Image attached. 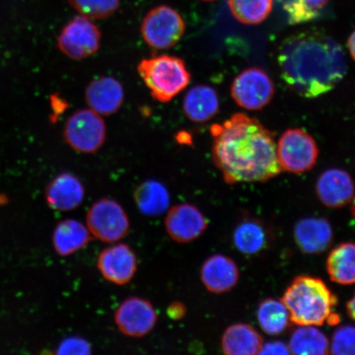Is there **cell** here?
Masks as SVG:
<instances>
[{"mask_svg": "<svg viewBox=\"0 0 355 355\" xmlns=\"http://www.w3.org/2000/svg\"><path fill=\"white\" fill-rule=\"evenodd\" d=\"M211 133L213 162L226 183L266 182L282 172L273 133L256 118L235 114Z\"/></svg>", "mask_w": 355, "mask_h": 355, "instance_id": "6da1fadb", "label": "cell"}, {"mask_svg": "<svg viewBox=\"0 0 355 355\" xmlns=\"http://www.w3.org/2000/svg\"><path fill=\"white\" fill-rule=\"evenodd\" d=\"M277 62L287 86L305 98L331 92L347 72L343 47L318 29L303 31L284 40L278 49Z\"/></svg>", "mask_w": 355, "mask_h": 355, "instance_id": "7a4b0ae2", "label": "cell"}, {"mask_svg": "<svg viewBox=\"0 0 355 355\" xmlns=\"http://www.w3.org/2000/svg\"><path fill=\"white\" fill-rule=\"evenodd\" d=\"M282 301L290 313L291 322L298 326L336 325L340 321L334 312L338 300L321 279L301 276L286 288Z\"/></svg>", "mask_w": 355, "mask_h": 355, "instance_id": "3957f363", "label": "cell"}, {"mask_svg": "<svg viewBox=\"0 0 355 355\" xmlns=\"http://www.w3.org/2000/svg\"><path fill=\"white\" fill-rule=\"evenodd\" d=\"M137 72L153 98L162 103L174 99L191 81L184 61L173 55H162L144 59L137 65Z\"/></svg>", "mask_w": 355, "mask_h": 355, "instance_id": "277c9868", "label": "cell"}, {"mask_svg": "<svg viewBox=\"0 0 355 355\" xmlns=\"http://www.w3.org/2000/svg\"><path fill=\"white\" fill-rule=\"evenodd\" d=\"M86 225L93 237L103 243H114L130 232V220L121 203L104 198L89 207Z\"/></svg>", "mask_w": 355, "mask_h": 355, "instance_id": "5b68a950", "label": "cell"}, {"mask_svg": "<svg viewBox=\"0 0 355 355\" xmlns=\"http://www.w3.org/2000/svg\"><path fill=\"white\" fill-rule=\"evenodd\" d=\"M63 135L66 144L75 152L93 154L105 144L106 125L101 115L94 110H79L66 121Z\"/></svg>", "mask_w": 355, "mask_h": 355, "instance_id": "8992f818", "label": "cell"}, {"mask_svg": "<svg viewBox=\"0 0 355 355\" xmlns=\"http://www.w3.org/2000/svg\"><path fill=\"white\" fill-rule=\"evenodd\" d=\"M185 32V22L174 8L159 6L144 17L141 33L144 42L155 50H167L180 41Z\"/></svg>", "mask_w": 355, "mask_h": 355, "instance_id": "52a82bcc", "label": "cell"}, {"mask_svg": "<svg viewBox=\"0 0 355 355\" xmlns=\"http://www.w3.org/2000/svg\"><path fill=\"white\" fill-rule=\"evenodd\" d=\"M277 157L282 170L302 174L316 165L319 150L313 137L301 128H291L279 137Z\"/></svg>", "mask_w": 355, "mask_h": 355, "instance_id": "ba28073f", "label": "cell"}, {"mask_svg": "<svg viewBox=\"0 0 355 355\" xmlns=\"http://www.w3.org/2000/svg\"><path fill=\"white\" fill-rule=\"evenodd\" d=\"M230 93L241 107L259 110L272 101L275 88L268 73L263 69L254 67L243 70L234 78Z\"/></svg>", "mask_w": 355, "mask_h": 355, "instance_id": "9c48e42d", "label": "cell"}, {"mask_svg": "<svg viewBox=\"0 0 355 355\" xmlns=\"http://www.w3.org/2000/svg\"><path fill=\"white\" fill-rule=\"evenodd\" d=\"M101 33L97 26L84 16L75 17L58 37V46L66 56L82 60L98 51Z\"/></svg>", "mask_w": 355, "mask_h": 355, "instance_id": "30bf717a", "label": "cell"}, {"mask_svg": "<svg viewBox=\"0 0 355 355\" xmlns=\"http://www.w3.org/2000/svg\"><path fill=\"white\" fill-rule=\"evenodd\" d=\"M114 322L123 335L141 338L152 332L157 325L158 315L153 304L141 297L124 300L114 312Z\"/></svg>", "mask_w": 355, "mask_h": 355, "instance_id": "8fae6325", "label": "cell"}, {"mask_svg": "<svg viewBox=\"0 0 355 355\" xmlns=\"http://www.w3.org/2000/svg\"><path fill=\"white\" fill-rule=\"evenodd\" d=\"M96 265L105 281L116 286H125L135 277L139 260L130 245L114 243L100 252Z\"/></svg>", "mask_w": 355, "mask_h": 355, "instance_id": "7c38bea8", "label": "cell"}, {"mask_svg": "<svg viewBox=\"0 0 355 355\" xmlns=\"http://www.w3.org/2000/svg\"><path fill=\"white\" fill-rule=\"evenodd\" d=\"M207 226V217L193 204H177L166 211V232L176 243H189L196 241L206 232Z\"/></svg>", "mask_w": 355, "mask_h": 355, "instance_id": "4fadbf2b", "label": "cell"}, {"mask_svg": "<svg viewBox=\"0 0 355 355\" xmlns=\"http://www.w3.org/2000/svg\"><path fill=\"white\" fill-rule=\"evenodd\" d=\"M316 193L323 205L330 208L343 207L352 202L354 197L352 177L341 168H329L318 177Z\"/></svg>", "mask_w": 355, "mask_h": 355, "instance_id": "5bb4252c", "label": "cell"}, {"mask_svg": "<svg viewBox=\"0 0 355 355\" xmlns=\"http://www.w3.org/2000/svg\"><path fill=\"white\" fill-rule=\"evenodd\" d=\"M236 263L228 256L211 255L202 263L200 279L204 287L212 294H224L236 286L239 279Z\"/></svg>", "mask_w": 355, "mask_h": 355, "instance_id": "9a60e30c", "label": "cell"}, {"mask_svg": "<svg viewBox=\"0 0 355 355\" xmlns=\"http://www.w3.org/2000/svg\"><path fill=\"white\" fill-rule=\"evenodd\" d=\"M86 191L81 180L65 172L50 182L46 190L48 206L57 211H70L82 205Z\"/></svg>", "mask_w": 355, "mask_h": 355, "instance_id": "2e32d148", "label": "cell"}, {"mask_svg": "<svg viewBox=\"0 0 355 355\" xmlns=\"http://www.w3.org/2000/svg\"><path fill=\"white\" fill-rule=\"evenodd\" d=\"M294 238L297 246L305 254H322L331 246L333 230L330 222L323 217H307L297 222Z\"/></svg>", "mask_w": 355, "mask_h": 355, "instance_id": "e0dca14e", "label": "cell"}, {"mask_svg": "<svg viewBox=\"0 0 355 355\" xmlns=\"http://www.w3.org/2000/svg\"><path fill=\"white\" fill-rule=\"evenodd\" d=\"M85 96L89 107L103 116L118 112L124 101L122 84L112 77L93 80L86 88Z\"/></svg>", "mask_w": 355, "mask_h": 355, "instance_id": "ac0fdd59", "label": "cell"}, {"mask_svg": "<svg viewBox=\"0 0 355 355\" xmlns=\"http://www.w3.org/2000/svg\"><path fill=\"white\" fill-rule=\"evenodd\" d=\"M87 225L75 219H65L55 226L53 246L58 255L68 257L87 247L92 241Z\"/></svg>", "mask_w": 355, "mask_h": 355, "instance_id": "d6986e66", "label": "cell"}, {"mask_svg": "<svg viewBox=\"0 0 355 355\" xmlns=\"http://www.w3.org/2000/svg\"><path fill=\"white\" fill-rule=\"evenodd\" d=\"M263 344L259 333L246 323H235L226 328L220 340L222 352L228 355L257 354Z\"/></svg>", "mask_w": 355, "mask_h": 355, "instance_id": "ffe728a7", "label": "cell"}, {"mask_svg": "<svg viewBox=\"0 0 355 355\" xmlns=\"http://www.w3.org/2000/svg\"><path fill=\"white\" fill-rule=\"evenodd\" d=\"M219 98L212 87L198 85L191 88L183 102L184 112L189 121L204 123L218 113Z\"/></svg>", "mask_w": 355, "mask_h": 355, "instance_id": "44dd1931", "label": "cell"}, {"mask_svg": "<svg viewBox=\"0 0 355 355\" xmlns=\"http://www.w3.org/2000/svg\"><path fill=\"white\" fill-rule=\"evenodd\" d=\"M133 200L137 209L146 216H162L171 207V196L161 182L149 180L137 186Z\"/></svg>", "mask_w": 355, "mask_h": 355, "instance_id": "7402d4cb", "label": "cell"}, {"mask_svg": "<svg viewBox=\"0 0 355 355\" xmlns=\"http://www.w3.org/2000/svg\"><path fill=\"white\" fill-rule=\"evenodd\" d=\"M269 235L261 222L254 218L244 219L237 225L233 233V243L241 254L254 256L266 250Z\"/></svg>", "mask_w": 355, "mask_h": 355, "instance_id": "603a6c76", "label": "cell"}, {"mask_svg": "<svg viewBox=\"0 0 355 355\" xmlns=\"http://www.w3.org/2000/svg\"><path fill=\"white\" fill-rule=\"evenodd\" d=\"M327 272L333 282L343 286L355 284V243H341L327 259Z\"/></svg>", "mask_w": 355, "mask_h": 355, "instance_id": "cb8c5ba5", "label": "cell"}, {"mask_svg": "<svg viewBox=\"0 0 355 355\" xmlns=\"http://www.w3.org/2000/svg\"><path fill=\"white\" fill-rule=\"evenodd\" d=\"M291 354L325 355L330 354V341L316 326H299L288 345Z\"/></svg>", "mask_w": 355, "mask_h": 355, "instance_id": "d4e9b609", "label": "cell"}, {"mask_svg": "<svg viewBox=\"0 0 355 355\" xmlns=\"http://www.w3.org/2000/svg\"><path fill=\"white\" fill-rule=\"evenodd\" d=\"M257 321L266 334L277 336L285 331L291 322L290 313L282 300L266 299L257 309Z\"/></svg>", "mask_w": 355, "mask_h": 355, "instance_id": "484cf974", "label": "cell"}, {"mask_svg": "<svg viewBox=\"0 0 355 355\" xmlns=\"http://www.w3.org/2000/svg\"><path fill=\"white\" fill-rule=\"evenodd\" d=\"M234 19L246 25H256L268 19L273 0H228Z\"/></svg>", "mask_w": 355, "mask_h": 355, "instance_id": "4316f807", "label": "cell"}, {"mask_svg": "<svg viewBox=\"0 0 355 355\" xmlns=\"http://www.w3.org/2000/svg\"><path fill=\"white\" fill-rule=\"evenodd\" d=\"M330 0H282L291 24H305L318 19Z\"/></svg>", "mask_w": 355, "mask_h": 355, "instance_id": "83f0119b", "label": "cell"}, {"mask_svg": "<svg viewBox=\"0 0 355 355\" xmlns=\"http://www.w3.org/2000/svg\"><path fill=\"white\" fill-rule=\"evenodd\" d=\"M69 2L89 19H106L119 6V0H69Z\"/></svg>", "mask_w": 355, "mask_h": 355, "instance_id": "f1b7e54d", "label": "cell"}, {"mask_svg": "<svg viewBox=\"0 0 355 355\" xmlns=\"http://www.w3.org/2000/svg\"><path fill=\"white\" fill-rule=\"evenodd\" d=\"M330 354L355 355V327L345 325L337 328L330 343Z\"/></svg>", "mask_w": 355, "mask_h": 355, "instance_id": "f546056e", "label": "cell"}, {"mask_svg": "<svg viewBox=\"0 0 355 355\" xmlns=\"http://www.w3.org/2000/svg\"><path fill=\"white\" fill-rule=\"evenodd\" d=\"M57 354L85 355L92 354V346L82 337L70 336L58 346Z\"/></svg>", "mask_w": 355, "mask_h": 355, "instance_id": "4dcf8cb0", "label": "cell"}, {"mask_svg": "<svg viewBox=\"0 0 355 355\" xmlns=\"http://www.w3.org/2000/svg\"><path fill=\"white\" fill-rule=\"evenodd\" d=\"M291 354L288 346L279 340L269 341L263 344L259 354Z\"/></svg>", "mask_w": 355, "mask_h": 355, "instance_id": "1f68e13d", "label": "cell"}, {"mask_svg": "<svg viewBox=\"0 0 355 355\" xmlns=\"http://www.w3.org/2000/svg\"><path fill=\"white\" fill-rule=\"evenodd\" d=\"M187 313V308L184 304L180 301L172 302V303L168 306L167 314L168 316L174 320H180V319L185 317Z\"/></svg>", "mask_w": 355, "mask_h": 355, "instance_id": "d6a6232c", "label": "cell"}, {"mask_svg": "<svg viewBox=\"0 0 355 355\" xmlns=\"http://www.w3.org/2000/svg\"><path fill=\"white\" fill-rule=\"evenodd\" d=\"M346 311H347L349 318L355 321V293L353 298L348 301L347 304H346Z\"/></svg>", "mask_w": 355, "mask_h": 355, "instance_id": "836d02e7", "label": "cell"}, {"mask_svg": "<svg viewBox=\"0 0 355 355\" xmlns=\"http://www.w3.org/2000/svg\"><path fill=\"white\" fill-rule=\"evenodd\" d=\"M348 47L353 59L355 60V30L348 39Z\"/></svg>", "mask_w": 355, "mask_h": 355, "instance_id": "e575fe53", "label": "cell"}, {"mask_svg": "<svg viewBox=\"0 0 355 355\" xmlns=\"http://www.w3.org/2000/svg\"><path fill=\"white\" fill-rule=\"evenodd\" d=\"M177 141L182 144H191V136L187 132H181L178 135Z\"/></svg>", "mask_w": 355, "mask_h": 355, "instance_id": "d590c367", "label": "cell"}, {"mask_svg": "<svg viewBox=\"0 0 355 355\" xmlns=\"http://www.w3.org/2000/svg\"><path fill=\"white\" fill-rule=\"evenodd\" d=\"M352 213L354 218L355 219V198L354 197L352 200Z\"/></svg>", "mask_w": 355, "mask_h": 355, "instance_id": "8d00e7d4", "label": "cell"}, {"mask_svg": "<svg viewBox=\"0 0 355 355\" xmlns=\"http://www.w3.org/2000/svg\"><path fill=\"white\" fill-rule=\"evenodd\" d=\"M202 1H215V0H202Z\"/></svg>", "mask_w": 355, "mask_h": 355, "instance_id": "74e56055", "label": "cell"}]
</instances>
